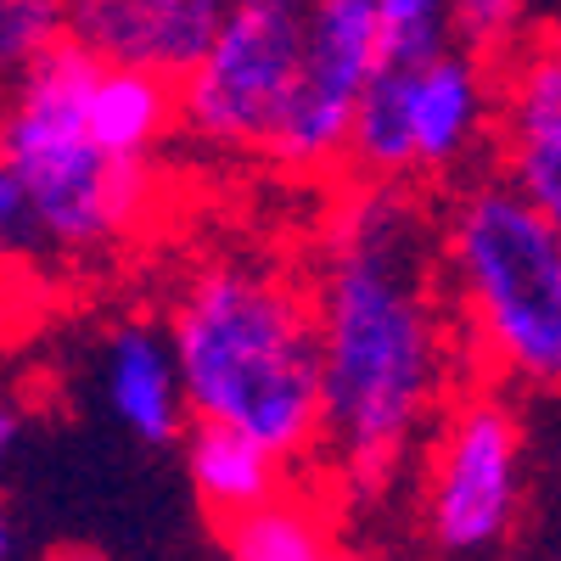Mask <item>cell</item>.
Masks as SVG:
<instances>
[{"label":"cell","mask_w":561,"mask_h":561,"mask_svg":"<svg viewBox=\"0 0 561 561\" xmlns=\"http://www.w3.org/2000/svg\"><path fill=\"white\" fill-rule=\"evenodd\" d=\"M225 556L230 561H337L332 523L320 517V505L298 494H275L270 505L225 523Z\"/></svg>","instance_id":"cell-14"},{"label":"cell","mask_w":561,"mask_h":561,"mask_svg":"<svg viewBox=\"0 0 561 561\" xmlns=\"http://www.w3.org/2000/svg\"><path fill=\"white\" fill-rule=\"evenodd\" d=\"M505 169L511 192L561 225V57L550 23L505 84Z\"/></svg>","instance_id":"cell-9"},{"label":"cell","mask_w":561,"mask_h":561,"mask_svg":"<svg viewBox=\"0 0 561 561\" xmlns=\"http://www.w3.org/2000/svg\"><path fill=\"white\" fill-rule=\"evenodd\" d=\"M45 561H107V556H96V550H84V545H68V550H51Z\"/></svg>","instance_id":"cell-20"},{"label":"cell","mask_w":561,"mask_h":561,"mask_svg":"<svg viewBox=\"0 0 561 561\" xmlns=\"http://www.w3.org/2000/svg\"><path fill=\"white\" fill-rule=\"evenodd\" d=\"M523 421L505 399L472 393L444 415L421 489L427 539L444 556L478 561L511 539L523 517Z\"/></svg>","instance_id":"cell-6"},{"label":"cell","mask_w":561,"mask_h":561,"mask_svg":"<svg viewBox=\"0 0 561 561\" xmlns=\"http://www.w3.org/2000/svg\"><path fill=\"white\" fill-rule=\"evenodd\" d=\"M489 62L466 57L460 45L427 68L410 73V90H404V135H410V169H449L460 163L466 152L483 140L489 129Z\"/></svg>","instance_id":"cell-10"},{"label":"cell","mask_w":561,"mask_h":561,"mask_svg":"<svg viewBox=\"0 0 561 561\" xmlns=\"http://www.w3.org/2000/svg\"><path fill=\"white\" fill-rule=\"evenodd\" d=\"M0 561H12V528H7V517H0Z\"/></svg>","instance_id":"cell-21"},{"label":"cell","mask_w":561,"mask_h":561,"mask_svg":"<svg viewBox=\"0 0 561 561\" xmlns=\"http://www.w3.org/2000/svg\"><path fill=\"white\" fill-rule=\"evenodd\" d=\"M449 275L478 348L528 388L561 377V225L505 180L466 192L449 219Z\"/></svg>","instance_id":"cell-4"},{"label":"cell","mask_w":561,"mask_h":561,"mask_svg":"<svg viewBox=\"0 0 561 561\" xmlns=\"http://www.w3.org/2000/svg\"><path fill=\"white\" fill-rule=\"evenodd\" d=\"M18 449V415L0 404V466H7V455Z\"/></svg>","instance_id":"cell-19"},{"label":"cell","mask_w":561,"mask_h":561,"mask_svg":"<svg viewBox=\"0 0 561 561\" xmlns=\"http://www.w3.org/2000/svg\"><path fill=\"white\" fill-rule=\"evenodd\" d=\"M102 393H107L113 415L152 449L180 444L185 427H192L185 399H180L174 359H169V337H163V325H152V320L113 325L107 354H102Z\"/></svg>","instance_id":"cell-11"},{"label":"cell","mask_w":561,"mask_h":561,"mask_svg":"<svg viewBox=\"0 0 561 561\" xmlns=\"http://www.w3.org/2000/svg\"><path fill=\"white\" fill-rule=\"evenodd\" d=\"M304 0H237L203 62L174 84L180 129L214 152H259L287 107L304 57Z\"/></svg>","instance_id":"cell-5"},{"label":"cell","mask_w":561,"mask_h":561,"mask_svg":"<svg viewBox=\"0 0 561 561\" xmlns=\"http://www.w3.org/2000/svg\"><path fill=\"white\" fill-rule=\"evenodd\" d=\"M62 39V7L51 0H0V79H23Z\"/></svg>","instance_id":"cell-16"},{"label":"cell","mask_w":561,"mask_h":561,"mask_svg":"<svg viewBox=\"0 0 561 561\" xmlns=\"http://www.w3.org/2000/svg\"><path fill=\"white\" fill-rule=\"evenodd\" d=\"M185 415L242 433L280 466L320 444V343L309 293L275 264L225 253L185 275L169 314Z\"/></svg>","instance_id":"cell-2"},{"label":"cell","mask_w":561,"mask_h":561,"mask_svg":"<svg viewBox=\"0 0 561 561\" xmlns=\"http://www.w3.org/2000/svg\"><path fill=\"white\" fill-rule=\"evenodd\" d=\"M96 73L102 62L62 34L0 113V163L28 197L34 242L68 259L129 242L158 208V163H118L84 140V96Z\"/></svg>","instance_id":"cell-3"},{"label":"cell","mask_w":561,"mask_h":561,"mask_svg":"<svg viewBox=\"0 0 561 561\" xmlns=\"http://www.w3.org/2000/svg\"><path fill=\"white\" fill-rule=\"evenodd\" d=\"M370 73H377L370 0H314L304 12V57L264 158L298 174L332 169L348 152V124Z\"/></svg>","instance_id":"cell-7"},{"label":"cell","mask_w":561,"mask_h":561,"mask_svg":"<svg viewBox=\"0 0 561 561\" xmlns=\"http://www.w3.org/2000/svg\"><path fill=\"white\" fill-rule=\"evenodd\" d=\"M174 129V84L135 73V68H107L96 73L84 96V140L102 158L118 163H152V147Z\"/></svg>","instance_id":"cell-12"},{"label":"cell","mask_w":561,"mask_h":561,"mask_svg":"<svg viewBox=\"0 0 561 561\" xmlns=\"http://www.w3.org/2000/svg\"><path fill=\"white\" fill-rule=\"evenodd\" d=\"M370 39H377V68L415 73L455 45L449 7L444 0H370Z\"/></svg>","instance_id":"cell-15"},{"label":"cell","mask_w":561,"mask_h":561,"mask_svg":"<svg viewBox=\"0 0 561 561\" xmlns=\"http://www.w3.org/2000/svg\"><path fill=\"white\" fill-rule=\"evenodd\" d=\"M528 28V7L517 0H455L449 7V34L466 57L489 62L505 39H517Z\"/></svg>","instance_id":"cell-17"},{"label":"cell","mask_w":561,"mask_h":561,"mask_svg":"<svg viewBox=\"0 0 561 561\" xmlns=\"http://www.w3.org/2000/svg\"><path fill=\"white\" fill-rule=\"evenodd\" d=\"M337 561H370V556H337Z\"/></svg>","instance_id":"cell-22"},{"label":"cell","mask_w":561,"mask_h":561,"mask_svg":"<svg viewBox=\"0 0 561 561\" xmlns=\"http://www.w3.org/2000/svg\"><path fill=\"white\" fill-rule=\"evenodd\" d=\"M219 18V0H79L62 7V34L107 68L180 84L214 45Z\"/></svg>","instance_id":"cell-8"},{"label":"cell","mask_w":561,"mask_h":561,"mask_svg":"<svg viewBox=\"0 0 561 561\" xmlns=\"http://www.w3.org/2000/svg\"><path fill=\"white\" fill-rule=\"evenodd\" d=\"M34 248H39V242H34L28 197H23L18 174L0 163V264H7V259H23V253H34Z\"/></svg>","instance_id":"cell-18"},{"label":"cell","mask_w":561,"mask_h":561,"mask_svg":"<svg viewBox=\"0 0 561 561\" xmlns=\"http://www.w3.org/2000/svg\"><path fill=\"white\" fill-rule=\"evenodd\" d=\"M444 248L399 185H359L332 214L314 280L320 444L348 489L377 494L433 421L444 393Z\"/></svg>","instance_id":"cell-1"},{"label":"cell","mask_w":561,"mask_h":561,"mask_svg":"<svg viewBox=\"0 0 561 561\" xmlns=\"http://www.w3.org/2000/svg\"><path fill=\"white\" fill-rule=\"evenodd\" d=\"M185 472H192L203 511L219 523H237L280 494V460L275 455H264L242 433L203 427V421L185 427Z\"/></svg>","instance_id":"cell-13"}]
</instances>
